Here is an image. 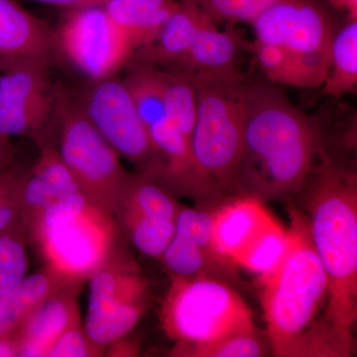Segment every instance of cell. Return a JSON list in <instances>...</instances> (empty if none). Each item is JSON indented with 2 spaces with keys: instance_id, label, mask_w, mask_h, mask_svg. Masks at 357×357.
Wrapping results in <instances>:
<instances>
[{
  "instance_id": "d4e9b609",
  "label": "cell",
  "mask_w": 357,
  "mask_h": 357,
  "mask_svg": "<svg viewBox=\"0 0 357 357\" xmlns=\"http://www.w3.org/2000/svg\"><path fill=\"white\" fill-rule=\"evenodd\" d=\"M119 229L141 252L160 259L175 234V222L145 217L129 211H117Z\"/></svg>"
},
{
  "instance_id": "e0dca14e",
  "label": "cell",
  "mask_w": 357,
  "mask_h": 357,
  "mask_svg": "<svg viewBox=\"0 0 357 357\" xmlns=\"http://www.w3.org/2000/svg\"><path fill=\"white\" fill-rule=\"evenodd\" d=\"M243 42L236 33L220 30L208 18L199 28L187 55L175 70L189 76L215 75L238 70L237 60Z\"/></svg>"
},
{
  "instance_id": "60d3db41",
  "label": "cell",
  "mask_w": 357,
  "mask_h": 357,
  "mask_svg": "<svg viewBox=\"0 0 357 357\" xmlns=\"http://www.w3.org/2000/svg\"><path fill=\"white\" fill-rule=\"evenodd\" d=\"M33 1L43 2V3L54 4V6L72 7L76 0H33Z\"/></svg>"
},
{
  "instance_id": "44dd1931",
  "label": "cell",
  "mask_w": 357,
  "mask_h": 357,
  "mask_svg": "<svg viewBox=\"0 0 357 357\" xmlns=\"http://www.w3.org/2000/svg\"><path fill=\"white\" fill-rule=\"evenodd\" d=\"M122 81L148 130L166 119L167 70L148 63L134 62Z\"/></svg>"
},
{
  "instance_id": "30bf717a",
  "label": "cell",
  "mask_w": 357,
  "mask_h": 357,
  "mask_svg": "<svg viewBox=\"0 0 357 357\" xmlns=\"http://www.w3.org/2000/svg\"><path fill=\"white\" fill-rule=\"evenodd\" d=\"M81 107L121 157L156 181L160 172L158 154L122 79L112 77L93 82Z\"/></svg>"
},
{
  "instance_id": "ac0fdd59",
  "label": "cell",
  "mask_w": 357,
  "mask_h": 357,
  "mask_svg": "<svg viewBox=\"0 0 357 357\" xmlns=\"http://www.w3.org/2000/svg\"><path fill=\"white\" fill-rule=\"evenodd\" d=\"M178 6L180 0H110L102 7L137 51L154 40Z\"/></svg>"
},
{
  "instance_id": "1f68e13d",
  "label": "cell",
  "mask_w": 357,
  "mask_h": 357,
  "mask_svg": "<svg viewBox=\"0 0 357 357\" xmlns=\"http://www.w3.org/2000/svg\"><path fill=\"white\" fill-rule=\"evenodd\" d=\"M218 206L201 204L199 208H189L180 204L176 215L174 236L215 252L213 245V231Z\"/></svg>"
},
{
  "instance_id": "e575fe53",
  "label": "cell",
  "mask_w": 357,
  "mask_h": 357,
  "mask_svg": "<svg viewBox=\"0 0 357 357\" xmlns=\"http://www.w3.org/2000/svg\"><path fill=\"white\" fill-rule=\"evenodd\" d=\"M105 354L91 342L82 319H77L62 333L49 351L48 357H89Z\"/></svg>"
},
{
  "instance_id": "d590c367",
  "label": "cell",
  "mask_w": 357,
  "mask_h": 357,
  "mask_svg": "<svg viewBox=\"0 0 357 357\" xmlns=\"http://www.w3.org/2000/svg\"><path fill=\"white\" fill-rule=\"evenodd\" d=\"M15 149L13 140L0 134V175L14 164Z\"/></svg>"
},
{
  "instance_id": "7a4b0ae2",
  "label": "cell",
  "mask_w": 357,
  "mask_h": 357,
  "mask_svg": "<svg viewBox=\"0 0 357 357\" xmlns=\"http://www.w3.org/2000/svg\"><path fill=\"white\" fill-rule=\"evenodd\" d=\"M325 268L328 297L324 319L352 333L357 317V176L342 164L316 165L296 192Z\"/></svg>"
},
{
  "instance_id": "ffe728a7",
  "label": "cell",
  "mask_w": 357,
  "mask_h": 357,
  "mask_svg": "<svg viewBox=\"0 0 357 357\" xmlns=\"http://www.w3.org/2000/svg\"><path fill=\"white\" fill-rule=\"evenodd\" d=\"M160 259L169 276L211 277L225 282L234 281L237 277L236 265L229 260L175 236Z\"/></svg>"
},
{
  "instance_id": "8fae6325",
  "label": "cell",
  "mask_w": 357,
  "mask_h": 357,
  "mask_svg": "<svg viewBox=\"0 0 357 357\" xmlns=\"http://www.w3.org/2000/svg\"><path fill=\"white\" fill-rule=\"evenodd\" d=\"M56 102L49 59L8 66L0 70V134L13 139L40 132L55 114Z\"/></svg>"
},
{
  "instance_id": "52a82bcc",
  "label": "cell",
  "mask_w": 357,
  "mask_h": 357,
  "mask_svg": "<svg viewBox=\"0 0 357 357\" xmlns=\"http://www.w3.org/2000/svg\"><path fill=\"white\" fill-rule=\"evenodd\" d=\"M59 151L79 191L114 215L131 174L121 155L84 114L81 105L57 96Z\"/></svg>"
},
{
  "instance_id": "7c38bea8",
  "label": "cell",
  "mask_w": 357,
  "mask_h": 357,
  "mask_svg": "<svg viewBox=\"0 0 357 357\" xmlns=\"http://www.w3.org/2000/svg\"><path fill=\"white\" fill-rule=\"evenodd\" d=\"M82 286H67L39 305L15 333L20 356L45 357L59 337L81 319L77 297Z\"/></svg>"
},
{
  "instance_id": "2e32d148",
  "label": "cell",
  "mask_w": 357,
  "mask_h": 357,
  "mask_svg": "<svg viewBox=\"0 0 357 357\" xmlns=\"http://www.w3.org/2000/svg\"><path fill=\"white\" fill-rule=\"evenodd\" d=\"M190 0H180V6L172 14L158 35L146 46L134 53L131 61L148 63L176 70L191 48L199 28L208 20Z\"/></svg>"
},
{
  "instance_id": "cb8c5ba5",
  "label": "cell",
  "mask_w": 357,
  "mask_h": 357,
  "mask_svg": "<svg viewBox=\"0 0 357 357\" xmlns=\"http://www.w3.org/2000/svg\"><path fill=\"white\" fill-rule=\"evenodd\" d=\"M149 304L130 303L98 312H88L84 328L91 342L100 349L126 337L142 318Z\"/></svg>"
},
{
  "instance_id": "4316f807",
  "label": "cell",
  "mask_w": 357,
  "mask_h": 357,
  "mask_svg": "<svg viewBox=\"0 0 357 357\" xmlns=\"http://www.w3.org/2000/svg\"><path fill=\"white\" fill-rule=\"evenodd\" d=\"M28 237L20 218L0 230V295L16 287L28 269Z\"/></svg>"
},
{
  "instance_id": "9c48e42d",
  "label": "cell",
  "mask_w": 357,
  "mask_h": 357,
  "mask_svg": "<svg viewBox=\"0 0 357 357\" xmlns=\"http://www.w3.org/2000/svg\"><path fill=\"white\" fill-rule=\"evenodd\" d=\"M57 32L58 48L73 67L93 82L114 77L131 62L136 46L103 7L70 8Z\"/></svg>"
},
{
  "instance_id": "8992f818",
  "label": "cell",
  "mask_w": 357,
  "mask_h": 357,
  "mask_svg": "<svg viewBox=\"0 0 357 357\" xmlns=\"http://www.w3.org/2000/svg\"><path fill=\"white\" fill-rule=\"evenodd\" d=\"M160 321L176 344H206L257 331L241 296L227 282L211 277L170 276Z\"/></svg>"
},
{
  "instance_id": "4dcf8cb0",
  "label": "cell",
  "mask_w": 357,
  "mask_h": 357,
  "mask_svg": "<svg viewBox=\"0 0 357 357\" xmlns=\"http://www.w3.org/2000/svg\"><path fill=\"white\" fill-rule=\"evenodd\" d=\"M30 174L58 196L79 191L70 169L66 165L58 147L51 142L40 144L38 158L29 169Z\"/></svg>"
},
{
  "instance_id": "ba28073f",
  "label": "cell",
  "mask_w": 357,
  "mask_h": 357,
  "mask_svg": "<svg viewBox=\"0 0 357 357\" xmlns=\"http://www.w3.org/2000/svg\"><path fill=\"white\" fill-rule=\"evenodd\" d=\"M256 41L279 47L321 88L330 70L337 28L321 0H280L250 23Z\"/></svg>"
},
{
  "instance_id": "277c9868",
  "label": "cell",
  "mask_w": 357,
  "mask_h": 357,
  "mask_svg": "<svg viewBox=\"0 0 357 357\" xmlns=\"http://www.w3.org/2000/svg\"><path fill=\"white\" fill-rule=\"evenodd\" d=\"M27 237L45 269L68 286L89 281L122 248L116 218L84 197L45 213Z\"/></svg>"
},
{
  "instance_id": "5bb4252c",
  "label": "cell",
  "mask_w": 357,
  "mask_h": 357,
  "mask_svg": "<svg viewBox=\"0 0 357 357\" xmlns=\"http://www.w3.org/2000/svg\"><path fill=\"white\" fill-rule=\"evenodd\" d=\"M263 202L248 196H234L218 204L213 222L215 252L236 264L246 246L273 220Z\"/></svg>"
},
{
  "instance_id": "f35d334b",
  "label": "cell",
  "mask_w": 357,
  "mask_h": 357,
  "mask_svg": "<svg viewBox=\"0 0 357 357\" xmlns=\"http://www.w3.org/2000/svg\"><path fill=\"white\" fill-rule=\"evenodd\" d=\"M20 356V344L15 333L0 337V357Z\"/></svg>"
},
{
  "instance_id": "d6a6232c",
  "label": "cell",
  "mask_w": 357,
  "mask_h": 357,
  "mask_svg": "<svg viewBox=\"0 0 357 357\" xmlns=\"http://www.w3.org/2000/svg\"><path fill=\"white\" fill-rule=\"evenodd\" d=\"M215 23L250 24L266 8L258 0H190Z\"/></svg>"
},
{
  "instance_id": "83f0119b",
  "label": "cell",
  "mask_w": 357,
  "mask_h": 357,
  "mask_svg": "<svg viewBox=\"0 0 357 357\" xmlns=\"http://www.w3.org/2000/svg\"><path fill=\"white\" fill-rule=\"evenodd\" d=\"M271 349L257 331L239 333L206 344H176L172 356L187 357H259Z\"/></svg>"
},
{
  "instance_id": "b9f144b4",
  "label": "cell",
  "mask_w": 357,
  "mask_h": 357,
  "mask_svg": "<svg viewBox=\"0 0 357 357\" xmlns=\"http://www.w3.org/2000/svg\"><path fill=\"white\" fill-rule=\"evenodd\" d=\"M258 1H259L263 6L267 7L271 6V4L275 3V2L280 1V0H258Z\"/></svg>"
},
{
  "instance_id": "f546056e",
  "label": "cell",
  "mask_w": 357,
  "mask_h": 357,
  "mask_svg": "<svg viewBox=\"0 0 357 357\" xmlns=\"http://www.w3.org/2000/svg\"><path fill=\"white\" fill-rule=\"evenodd\" d=\"M248 47L255 54L258 64L270 83L296 88L314 89L306 72L279 47L256 40L249 44Z\"/></svg>"
},
{
  "instance_id": "603a6c76",
  "label": "cell",
  "mask_w": 357,
  "mask_h": 357,
  "mask_svg": "<svg viewBox=\"0 0 357 357\" xmlns=\"http://www.w3.org/2000/svg\"><path fill=\"white\" fill-rule=\"evenodd\" d=\"M178 206L174 195L151 176L131 174L116 211H129L145 217L175 222ZM114 213V215H115Z\"/></svg>"
},
{
  "instance_id": "7402d4cb",
  "label": "cell",
  "mask_w": 357,
  "mask_h": 357,
  "mask_svg": "<svg viewBox=\"0 0 357 357\" xmlns=\"http://www.w3.org/2000/svg\"><path fill=\"white\" fill-rule=\"evenodd\" d=\"M321 88L324 96L335 100L356 93L357 20H347L335 32L331 51L330 70Z\"/></svg>"
},
{
  "instance_id": "d6986e66",
  "label": "cell",
  "mask_w": 357,
  "mask_h": 357,
  "mask_svg": "<svg viewBox=\"0 0 357 357\" xmlns=\"http://www.w3.org/2000/svg\"><path fill=\"white\" fill-rule=\"evenodd\" d=\"M67 286L44 268L0 295V337L17 332L39 305Z\"/></svg>"
},
{
  "instance_id": "3957f363",
  "label": "cell",
  "mask_w": 357,
  "mask_h": 357,
  "mask_svg": "<svg viewBox=\"0 0 357 357\" xmlns=\"http://www.w3.org/2000/svg\"><path fill=\"white\" fill-rule=\"evenodd\" d=\"M285 255L276 267L258 277L267 338L275 356L300 357L312 335L325 326L317 321L328 297V280L310 236L306 215L289 210Z\"/></svg>"
},
{
  "instance_id": "6da1fadb",
  "label": "cell",
  "mask_w": 357,
  "mask_h": 357,
  "mask_svg": "<svg viewBox=\"0 0 357 357\" xmlns=\"http://www.w3.org/2000/svg\"><path fill=\"white\" fill-rule=\"evenodd\" d=\"M318 122L298 109L277 84L248 82L243 156L236 196L288 199L316 166Z\"/></svg>"
},
{
  "instance_id": "f1b7e54d",
  "label": "cell",
  "mask_w": 357,
  "mask_h": 357,
  "mask_svg": "<svg viewBox=\"0 0 357 357\" xmlns=\"http://www.w3.org/2000/svg\"><path fill=\"white\" fill-rule=\"evenodd\" d=\"M167 70L166 119L192 138L197 117V91L189 75Z\"/></svg>"
},
{
  "instance_id": "8d00e7d4",
  "label": "cell",
  "mask_w": 357,
  "mask_h": 357,
  "mask_svg": "<svg viewBox=\"0 0 357 357\" xmlns=\"http://www.w3.org/2000/svg\"><path fill=\"white\" fill-rule=\"evenodd\" d=\"M126 337L119 338L107 347L105 351L109 349V354L112 356H135L138 354L137 345L128 340H124Z\"/></svg>"
},
{
  "instance_id": "5b68a950",
  "label": "cell",
  "mask_w": 357,
  "mask_h": 357,
  "mask_svg": "<svg viewBox=\"0 0 357 357\" xmlns=\"http://www.w3.org/2000/svg\"><path fill=\"white\" fill-rule=\"evenodd\" d=\"M190 77L197 91L192 153L222 194L234 197L243 156L248 81L239 70Z\"/></svg>"
},
{
  "instance_id": "ab89813d",
  "label": "cell",
  "mask_w": 357,
  "mask_h": 357,
  "mask_svg": "<svg viewBox=\"0 0 357 357\" xmlns=\"http://www.w3.org/2000/svg\"><path fill=\"white\" fill-rule=\"evenodd\" d=\"M110 0H76L70 8H79V7H102Z\"/></svg>"
},
{
  "instance_id": "9a60e30c",
  "label": "cell",
  "mask_w": 357,
  "mask_h": 357,
  "mask_svg": "<svg viewBox=\"0 0 357 357\" xmlns=\"http://www.w3.org/2000/svg\"><path fill=\"white\" fill-rule=\"evenodd\" d=\"M89 281L88 312H98L130 303L149 304V287L139 267L123 248Z\"/></svg>"
},
{
  "instance_id": "484cf974",
  "label": "cell",
  "mask_w": 357,
  "mask_h": 357,
  "mask_svg": "<svg viewBox=\"0 0 357 357\" xmlns=\"http://www.w3.org/2000/svg\"><path fill=\"white\" fill-rule=\"evenodd\" d=\"M288 230L275 218L267 223L237 258L241 266L258 277L273 270L281 261L288 246Z\"/></svg>"
},
{
  "instance_id": "836d02e7",
  "label": "cell",
  "mask_w": 357,
  "mask_h": 357,
  "mask_svg": "<svg viewBox=\"0 0 357 357\" xmlns=\"http://www.w3.org/2000/svg\"><path fill=\"white\" fill-rule=\"evenodd\" d=\"M28 171L14 163L0 175V230L20 218L21 194Z\"/></svg>"
},
{
  "instance_id": "4fadbf2b",
  "label": "cell",
  "mask_w": 357,
  "mask_h": 357,
  "mask_svg": "<svg viewBox=\"0 0 357 357\" xmlns=\"http://www.w3.org/2000/svg\"><path fill=\"white\" fill-rule=\"evenodd\" d=\"M54 32L15 0H0V70L20 61L50 58Z\"/></svg>"
},
{
  "instance_id": "74e56055",
  "label": "cell",
  "mask_w": 357,
  "mask_h": 357,
  "mask_svg": "<svg viewBox=\"0 0 357 357\" xmlns=\"http://www.w3.org/2000/svg\"><path fill=\"white\" fill-rule=\"evenodd\" d=\"M335 10L345 14L347 20H357V0H323Z\"/></svg>"
}]
</instances>
